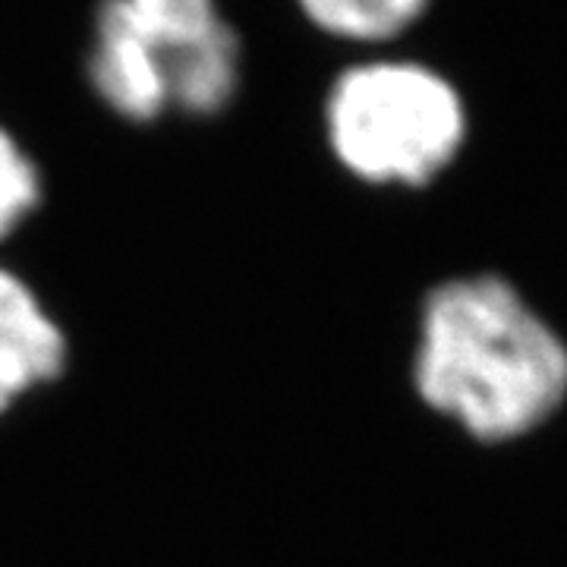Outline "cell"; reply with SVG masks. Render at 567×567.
<instances>
[{
    "label": "cell",
    "mask_w": 567,
    "mask_h": 567,
    "mask_svg": "<svg viewBox=\"0 0 567 567\" xmlns=\"http://www.w3.org/2000/svg\"><path fill=\"white\" fill-rule=\"evenodd\" d=\"M413 388L470 439L517 442L567 404V341L502 275L447 278L423 300Z\"/></svg>",
    "instance_id": "6da1fadb"
},
{
    "label": "cell",
    "mask_w": 567,
    "mask_h": 567,
    "mask_svg": "<svg viewBox=\"0 0 567 567\" xmlns=\"http://www.w3.org/2000/svg\"><path fill=\"white\" fill-rule=\"evenodd\" d=\"M324 142L350 177L423 189L464 152L470 111L442 70L410 58L344 66L324 95Z\"/></svg>",
    "instance_id": "7a4b0ae2"
},
{
    "label": "cell",
    "mask_w": 567,
    "mask_h": 567,
    "mask_svg": "<svg viewBox=\"0 0 567 567\" xmlns=\"http://www.w3.org/2000/svg\"><path fill=\"white\" fill-rule=\"evenodd\" d=\"M155 44L167 70L171 111L215 117L237 99L244 41L224 20L218 0H117Z\"/></svg>",
    "instance_id": "3957f363"
},
{
    "label": "cell",
    "mask_w": 567,
    "mask_h": 567,
    "mask_svg": "<svg viewBox=\"0 0 567 567\" xmlns=\"http://www.w3.org/2000/svg\"><path fill=\"white\" fill-rule=\"evenodd\" d=\"M85 73L95 99L121 121L145 126L171 111L162 54L117 0H102L95 10Z\"/></svg>",
    "instance_id": "277c9868"
},
{
    "label": "cell",
    "mask_w": 567,
    "mask_h": 567,
    "mask_svg": "<svg viewBox=\"0 0 567 567\" xmlns=\"http://www.w3.org/2000/svg\"><path fill=\"white\" fill-rule=\"evenodd\" d=\"M70 344L39 290L0 265V413L61 379Z\"/></svg>",
    "instance_id": "5b68a950"
},
{
    "label": "cell",
    "mask_w": 567,
    "mask_h": 567,
    "mask_svg": "<svg viewBox=\"0 0 567 567\" xmlns=\"http://www.w3.org/2000/svg\"><path fill=\"white\" fill-rule=\"evenodd\" d=\"M303 20L328 39L385 48L423 20L432 0H293Z\"/></svg>",
    "instance_id": "8992f818"
},
{
    "label": "cell",
    "mask_w": 567,
    "mask_h": 567,
    "mask_svg": "<svg viewBox=\"0 0 567 567\" xmlns=\"http://www.w3.org/2000/svg\"><path fill=\"white\" fill-rule=\"evenodd\" d=\"M41 205V171L35 158L0 123V244L10 240Z\"/></svg>",
    "instance_id": "52a82bcc"
}]
</instances>
